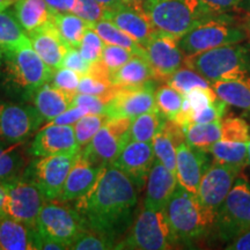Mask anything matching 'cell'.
Returning a JSON list of instances; mask_svg holds the SVG:
<instances>
[{"label": "cell", "instance_id": "7bdbcfd3", "mask_svg": "<svg viewBox=\"0 0 250 250\" xmlns=\"http://www.w3.org/2000/svg\"><path fill=\"white\" fill-rule=\"evenodd\" d=\"M104 46V42H103L101 37L98 35L95 30L92 27L85 31L83 39L80 41V44L78 46L80 54L83 57L89 62H98L100 57H101V52Z\"/></svg>", "mask_w": 250, "mask_h": 250}, {"label": "cell", "instance_id": "7c38bea8", "mask_svg": "<svg viewBox=\"0 0 250 250\" xmlns=\"http://www.w3.org/2000/svg\"><path fill=\"white\" fill-rule=\"evenodd\" d=\"M130 118H109L81 153L99 167L111 165L130 140Z\"/></svg>", "mask_w": 250, "mask_h": 250}, {"label": "cell", "instance_id": "f35d334b", "mask_svg": "<svg viewBox=\"0 0 250 250\" xmlns=\"http://www.w3.org/2000/svg\"><path fill=\"white\" fill-rule=\"evenodd\" d=\"M107 114H87L73 125L78 145L83 151L88 145L102 125L109 120Z\"/></svg>", "mask_w": 250, "mask_h": 250}, {"label": "cell", "instance_id": "680465c9", "mask_svg": "<svg viewBox=\"0 0 250 250\" xmlns=\"http://www.w3.org/2000/svg\"><path fill=\"white\" fill-rule=\"evenodd\" d=\"M130 2H131V6H133L134 8L139 9V11H143V4L145 2V0H130Z\"/></svg>", "mask_w": 250, "mask_h": 250}, {"label": "cell", "instance_id": "be15d7a7", "mask_svg": "<svg viewBox=\"0 0 250 250\" xmlns=\"http://www.w3.org/2000/svg\"><path fill=\"white\" fill-rule=\"evenodd\" d=\"M248 165L250 166V140L248 142Z\"/></svg>", "mask_w": 250, "mask_h": 250}, {"label": "cell", "instance_id": "f1b7e54d", "mask_svg": "<svg viewBox=\"0 0 250 250\" xmlns=\"http://www.w3.org/2000/svg\"><path fill=\"white\" fill-rule=\"evenodd\" d=\"M31 44L29 36L19 23L13 12L0 11V55Z\"/></svg>", "mask_w": 250, "mask_h": 250}, {"label": "cell", "instance_id": "d6986e66", "mask_svg": "<svg viewBox=\"0 0 250 250\" xmlns=\"http://www.w3.org/2000/svg\"><path fill=\"white\" fill-rule=\"evenodd\" d=\"M210 164L208 152L193 148L187 142L181 143L176 149L175 171L180 186L196 196L203 174Z\"/></svg>", "mask_w": 250, "mask_h": 250}, {"label": "cell", "instance_id": "7dc6e473", "mask_svg": "<svg viewBox=\"0 0 250 250\" xmlns=\"http://www.w3.org/2000/svg\"><path fill=\"white\" fill-rule=\"evenodd\" d=\"M183 96L189 101L192 114L203 110V109H205L208 104H211L212 102L218 99L217 94H215L212 87H208V88H195L188 92Z\"/></svg>", "mask_w": 250, "mask_h": 250}, {"label": "cell", "instance_id": "4dcf8cb0", "mask_svg": "<svg viewBox=\"0 0 250 250\" xmlns=\"http://www.w3.org/2000/svg\"><path fill=\"white\" fill-rule=\"evenodd\" d=\"M211 87L227 105L250 110V85L237 80H218Z\"/></svg>", "mask_w": 250, "mask_h": 250}, {"label": "cell", "instance_id": "94428289", "mask_svg": "<svg viewBox=\"0 0 250 250\" xmlns=\"http://www.w3.org/2000/svg\"><path fill=\"white\" fill-rule=\"evenodd\" d=\"M14 2V0H0V11L8 8Z\"/></svg>", "mask_w": 250, "mask_h": 250}, {"label": "cell", "instance_id": "11a10c76", "mask_svg": "<svg viewBox=\"0 0 250 250\" xmlns=\"http://www.w3.org/2000/svg\"><path fill=\"white\" fill-rule=\"evenodd\" d=\"M41 249L44 250H66L68 249L66 245L56 241V240L49 239V237L41 236Z\"/></svg>", "mask_w": 250, "mask_h": 250}, {"label": "cell", "instance_id": "ac0fdd59", "mask_svg": "<svg viewBox=\"0 0 250 250\" xmlns=\"http://www.w3.org/2000/svg\"><path fill=\"white\" fill-rule=\"evenodd\" d=\"M154 160L151 143L129 140L111 165L123 171L140 191L145 186Z\"/></svg>", "mask_w": 250, "mask_h": 250}, {"label": "cell", "instance_id": "c3c4849f", "mask_svg": "<svg viewBox=\"0 0 250 250\" xmlns=\"http://www.w3.org/2000/svg\"><path fill=\"white\" fill-rule=\"evenodd\" d=\"M62 66L76 71L77 73L80 74V76H83V74H87L89 72L90 66H92V62H87L86 59L83 57L79 49L71 46L66 52V55H65Z\"/></svg>", "mask_w": 250, "mask_h": 250}, {"label": "cell", "instance_id": "bcb514c9", "mask_svg": "<svg viewBox=\"0 0 250 250\" xmlns=\"http://www.w3.org/2000/svg\"><path fill=\"white\" fill-rule=\"evenodd\" d=\"M227 111V103H225L223 100L217 99L211 104L203 110L195 112L191 116V123L193 124H204L212 123V122L221 121L225 117Z\"/></svg>", "mask_w": 250, "mask_h": 250}, {"label": "cell", "instance_id": "ab89813d", "mask_svg": "<svg viewBox=\"0 0 250 250\" xmlns=\"http://www.w3.org/2000/svg\"><path fill=\"white\" fill-rule=\"evenodd\" d=\"M220 140L224 142L248 143L250 140V126L241 117H224L220 121Z\"/></svg>", "mask_w": 250, "mask_h": 250}, {"label": "cell", "instance_id": "30bf717a", "mask_svg": "<svg viewBox=\"0 0 250 250\" xmlns=\"http://www.w3.org/2000/svg\"><path fill=\"white\" fill-rule=\"evenodd\" d=\"M36 228L41 236L64 243L70 249L72 242L86 229L83 218L74 206L58 199L48 201L43 205Z\"/></svg>", "mask_w": 250, "mask_h": 250}, {"label": "cell", "instance_id": "277c9868", "mask_svg": "<svg viewBox=\"0 0 250 250\" xmlns=\"http://www.w3.org/2000/svg\"><path fill=\"white\" fill-rule=\"evenodd\" d=\"M184 65L211 83L218 80H237L250 85V50L240 43L186 56Z\"/></svg>", "mask_w": 250, "mask_h": 250}, {"label": "cell", "instance_id": "4fadbf2b", "mask_svg": "<svg viewBox=\"0 0 250 250\" xmlns=\"http://www.w3.org/2000/svg\"><path fill=\"white\" fill-rule=\"evenodd\" d=\"M44 118L34 105L0 101V138L7 143H26L37 132Z\"/></svg>", "mask_w": 250, "mask_h": 250}, {"label": "cell", "instance_id": "003e7915", "mask_svg": "<svg viewBox=\"0 0 250 250\" xmlns=\"http://www.w3.org/2000/svg\"><path fill=\"white\" fill-rule=\"evenodd\" d=\"M14 1H15V0H14Z\"/></svg>", "mask_w": 250, "mask_h": 250}, {"label": "cell", "instance_id": "e0dca14e", "mask_svg": "<svg viewBox=\"0 0 250 250\" xmlns=\"http://www.w3.org/2000/svg\"><path fill=\"white\" fill-rule=\"evenodd\" d=\"M73 125L48 124L36 132L28 153L34 158L79 153Z\"/></svg>", "mask_w": 250, "mask_h": 250}, {"label": "cell", "instance_id": "91938a15", "mask_svg": "<svg viewBox=\"0 0 250 250\" xmlns=\"http://www.w3.org/2000/svg\"><path fill=\"white\" fill-rule=\"evenodd\" d=\"M243 26H245V29L247 31V37L250 39V13L247 15V19L243 21Z\"/></svg>", "mask_w": 250, "mask_h": 250}, {"label": "cell", "instance_id": "e7e4bbea", "mask_svg": "<svg viewBox=\"0 0 250 250\" xmlns=\"http://www.w3.org/2000/svg\"><path fill=\"white\" fill-rule=\"evenodd\" d=\"M0 78H1V55H0Z\"/></svg>", "mask_w": 250, "mask_h": 250}, {"label": "cell", "instance_id": "db71d44e", "mask_svg": "<svg viewBox=\"0 0 250 250\" xmlns=\"http://www.w3.org/2000/svg\"><path fill=\"white\" fill-rule=\"evenodd\" d=\"M226 250H250V227L237 235L232 241L226 243Z\"/></svg>", "mask_w": 250, "mask_h": 250}, {"label": "cell", "instance_id": "f6af8a7d", "mask_svg": "<svg viewBox=\"0 0 250 250\" xmlns=\"http://www.w3.org/2000/svg\"><path fill=\"white\" fill-rule=\"evenodd\" d=\"M111 94L112 89L104 96L77 93L73 100V105L85 109L88 114H105V107L111 99Z\"/></svg>", "mask_w": 250, "mask_h": 250}, {"label": "cell", "instance_id": "1f68e13d", "mask_svg": "<svg viewBox=\"0 0 250 250\" xmlns=\"http://www.w3.org/2000/svg\"><path fill=\"white\" fill-rule=\"evenodd\" d=\"M206 152L213 156V160L224 165L243 169L248 166V143H234L219 140L210 146Z\"/></svg>", "mask_w": 250, "mask_h": 250}, {"label": "cell", "instance_id": "74e56055", "mask_svg": "<svg viewBox=\"0 0 250 250\" xmlns=\"http://www.w3.org/2000/svg\"><path fill=\"white\" fill-rule=\"evenodd\" d=\"M154 99L156 109L167 120L173 121L175 116L179 114L181 105H182L183 95L168 83H166V85L156 87Z\"/></svg>", "mask_w": 250, "mask_h": 250}, {"label": "cell", "instance_id": "44dd1931", "mask_svg": "<svg viewBox=\"0 0 250 250\" xmlns=\"http://www.w3.org/2000/svg\"><path fill=\"white\" fill-rule=\"evenodd\" d=\"M31 46L51 70L62 67L65 55L71 48L62 40L52 21L28 34Z\"/></svg>", "mask_w": 250, "mask_h": 250}, {"label": "cell", "instance_id": "d590c367", "mask_svg": "<svg viewBox=\"0 0 250 250\" xmlns=\"http://www.w3.org/2000/svg\"><path fill=\"white\" fill-rule=\"evenodd\" d=\"M183 132L188 145L193 148L206 151L221 138L220 121L204 124L191 123L184 127Z\"/></svg>", "mask_w": 250, "mask_h": 250}, {"label": "cell", "instance_id": "f546056e", "mask_svg": "<svg viewBox=\"0 0 250 250\" xmlns=\"http://www.w3.org/2000/svg\"><path fill=\"white\" fill-rule=\"evenodd\" d=\"M26 143H7L0 138V183L20 176L24 165Z\"/></svg>", "mask_w": 250, "mask_h": 250}, {"label": "cell", "instance_id": "52a82bcc", "mask_svg": "<svg viewBox=\"0 0 250 250\" xmlns=\"http://www.w3.org/2000/svg\"><path fill=\"white\" fill-rule=\"evenodd\" d=\"M177 246L165 208H145L127 230L126 236L117 242L116 249L166 250Z\"/></svg>", "mask_w": 250, "mask_h": 250}, {"label": "cell", "instance_id": "9f6ffc18", "mask_svg": "<svg viewBox=\"0 0 250 250\" xmlns=\"http://www.w3.org/2000/svg\"><path fill=\"white\" fill-rule=\"evenodd\" d=\"M96 1H98L104 9L116 8L118 6L124 5V4L131 5L130 0H96Z\"/></svg>", "mask_w": 250, "mask_h": 250}, {"label": "cell", "instance_id": "8fae6325", "mask_svg": "<svg viewBox=\"0 0 250 250\" xmlns=\"http://www.w3.org/2000/svg\"><path fill=\"white\" fill-rule=\"evenodd\" d=\"M80 153L34 158L22 176L36 183L48 201H55L61 196L67 175Z\"/></svg>", "mask_w": 250, "mask_h": 250}, {"label": "cell", "instance_id": "5b68a950", "mask_svg": "<svg viewBox=\"0 0 250 250\" xmlns=\"http://www.w3.org/2000/svg\"><path fill=\"white\" fill-rule=\"evenodd\" d=\"M143 11L156 30L179 39L217 15L201 0H145Z\"/></svg>", "mask_w": 250, "mask_h": 250}, {"label": "cell", "instance_id": "816d5d0a", "mask_svg": "<svg viewBox=\"0 0 250 250\" xmlns=\"http://www.w3.org/2000/svg\"><path fill=\"white\" fill-rule=\"evenodd\" d=\"M88 114L85 109L72 105L66 111H64L59 116L55 117L54 120L48 122V124H56V125H74L81 117Z\"/></svg>", "mask_w": 250, "mask_h": 250}, {"label": "cell", "instance_id": "5bb4252c", "mask_svg": "<svg viewBox=\"0 0 250 250\" xmlns=\"http://www.w3.org/2000/svg\"><path fill=\"white\" fill-rule=\"evenodd\" d=\"M240 168L212 161L203 174L199 183L197 199L208 212L217 215V212L232 189L236 177L241 173Z\"/></svg>", "mask_w": 250, "mask_h": 250}, {"label": "cell", "instance_id": "9a60e30c", "mask_svg": "<svg viewBox=\"0 0 250 250\" xmlns=\"http://www.w3.org/2000/svg\"><path fill=\"white\" fill-rule=\"evenodd\" d=\"M114 86V93L105 107V114L110 118L126 117L133 120L144 112L156 109V85L153 80L136 87Z\"/></svg>", "mask_w": 250, "mask_h": 250}, {"label": "cell", "instance_id": "7402d4cb", "mask_svg": "<svg viewBox=\"0 0 250 250\" xmlns=\"http://www.w3.org/2000/svg\"><path fill=\"white\" fill-rule=\"evenodd\" d=\"M177 186L179 181L176 174L165 167L161 161L155 158L146 180L144 206L152 208H165Z\"/></svg>", "mask_w": 250, "mask_h": 250}, {"label": "cell", "instance_id": "3957f363", "mask_svg": "<svg viewBox=\"0 0 250 250\" xmlns=\"http://www.w3.org/2000/svg\"><path fill=\"white\" fill-rule=\"evenodd\" d=\"M52 72L31 44L1 55L4 87L9 93L20 96L22 101L31 100L41 86L49 83Z\"/></svg>", "mask_w": 250, "mask_h": 250}, {"label": "cell", "instance_id": "836d02e7", "mask_svg": "<svg viewBox=\"0 0 250 250\" xmlns=\"http://www.w3.org/2000/svg\"><path fill=\"white\" fill-rule=\"evenodd\" d=\"M51 21L62 40L73 48L79 46L83 34L90 27L89 22L73 13H52Z\"/></svg>", "mask_w": 250, "mask_h": 250}, {"label": "cell", "instance_id": "9c48e42d", "mask_svg": "<svg viewBox=\"0 0 250 250\" xmlns=\"http://www.w3.org/2000/svg\"><path fill=\"white\" fill-rule=\"evenodd\" d=\"M4 214L27 226L36 228L40 212L48 202L41 188L23 176L4 182Z\"/></svg>", "mask_w": 250, "mask_h": 250}, {"label": "cell", "instance_id": "d6a6232c", "mask_svg": "<svg viewBox=\"0 0 250 250\" xmlns=\"http://www.w3.org/2000/svg\"><path fill=\"white\" fill-rule=\"evenodd\" d=\"M90 27L98 33V35L101 37L105 44L123 46V48L132 51L133 54L146 56L145 48L140 45L139 43H137L132 37L127 35L126 33H124L123 30L120 29L111 21L102 19V20L98 21V22L90 24Z\"/></svg>", "mask_w": 250, "mask_h": 250}, {"label": "cell", "instance_id": "cb8c5ba5", "mask_svg": "<svg viewBox=\"0 0 250 250\" xmlns=\"http://www.w3.org/2000/svg\"><path fill=\"white\" fill-rule=\"evenodd\" d=\"M41 235L36 228L0 215V250H40Z\"/></svg>", "mask_w": 250, "mask_h": 250}, {"label": "cell", "instance_id": "8d00e7d4", "mask_svg": "<svg viewBox=\"0 0 250 250\" xmlns=\"http://www.w3.org/2000/svg\"><path fill=\"white\" fill-rule=\"evenodd\" d=\"M166 83L173 87L174 89H176L182 95H186L188 92L195 88H208V87H211V83L204 77L201 76L198 72L193 71L192 68L188 67L187 65L175 71L168 78Z\"/></svg>", "mask_w": 250, "mask_h": 250}, {"label": "cell", "instance_id": "2e32d148", "mask_svg": "<svg viewBox=\"0 0 250 250\" xmlns=\"http://www.w3.org/2000/svg\"><path fill=\"white\" fill-rule=\"evenodd\" d=\"M179 40V37L156 30L146 44V59L155 80L167 81L175 71L184 65L186 56L180 49Z\"/></svg>", "mask_w": 250, "mask_h": 250}, {"label": "cell", "instance_id": "60d3db41", "mask_svg": "<svg viewBox=\"0 0 250 250\" xmlns=\"http://www.w3.org/2000/svg\"><path fill=\"white\" fill-rule=\"evenodd\" d=\"M117 242L112 239L95 233L93 230L85 229L79 236L72 242L70 246L71 250H107L116 249Z\"/></svg>", "mask_w": 250, "mask_h": 250}, {"label": "cell", "instance_id": "6125c7cd", "mask_svg": "<svg viewBox=\"0 0 250 250\" xmlns=\"http://www.w3.org/2000/svg\"><path fill=\"white\" fill-rule=\"evenodd\" d=\"M241 8H245L248 13H250V0H243Z\"/></svg>", "mask_w": 250, "mask_h": 250}, {"label": "cell", "instance_id": "7a4b0ae2", "mask_svg": "<svg viewBox=\"0 0 250 250\" xmlns=\"http://www.w3.org/2000/svg\"><path fill=\"white\" fill-rule=\"evenodd\" d=\"M166 212L177 245L191 246L208 236L215 220V215L180 184L166 205Z\"/></svg>", "mask_w": 250, "mask_h": 250}, {"label": "cell", "instance_id": "e575fe53", "mask_svg": "<svg viewBox=\"0 0 250 250\" xmlns=\"http://www.w3.org/2000/svg\"><path fill=\"white\" fill-rule=\"evenodd\" d=\"M166 120L167 118L158 109L144 112L139 116L134 117L133 120H131L130 140L151 143Z\"/></svg>", "mask_w": 250, "mask_h": 250}, {"label": "cell", "instance_id": "03108f58", "mask_svg": "<svg viewBox=\"0 0 250 250\" xmlns=\"http://www.w3.org/2000/svg\"><path fill=\"white\" fill-rule=\"evenodd\" d=\"M247 111H248V114H249V117H250V110H247Z\"/></svg>", "mask_w": 250, "mask_h": 250}, {"label": "cell", "instance_id": "d4e9b609", "mask_svg": "<svg viewBox=\"0 0 250 250\" xmlns=\"http://www.w3.org/2000/svg\"><path fill=\"white\" fill-rule=\"evenodd\" d=\"M183 142H186L183 129L171 120L165 121L151 142L155 158L173 173L176 171L177 146Z\"/></svg>", "mask_w": 250, "mask_h": 250}, {"label": "cell", "instance_id": "6da1fadb", "mask_svg": "<svg viewBox=\"0 0 250 250\" xmlns=\"http://www.w3.org/2000/svg\"><path fill=\"white\" fill-rule=\"evenodd\" d=\"M138 189L123 171L112 165L103 166L96 182L86 195L74 202L86 229L118 242L129 230Z\"/></svg>", "mask_w": 250, "mask_h": 250}, {"label": "cell", "instance_id": "484cf974", "mask_svg": "<svg viewBox=\"0 0 250 250\" xmlns=\"http://www.w3.org/2000/svg\"><path fill=\"white\" fill-rule=\"evenodd\" d=\"M74 96L76 94L66 93L46 83L36 90L31 101L44 121L50 122L73 105Z\"/></svg>", "mask_w": 250, "mask_h": 250}, {"label": "cell", "instance_id": "ba28073f", "mask_svg": "<svg viewBox=\"0 0 250 250\" xmlns=\"http://www.w3.org/2000/svg\"><path fill=\"white\" fill-rule=\"evenodd\" d=\"M250 227V182L246 176L236 177L232 189L217 212L210 235L228 243Z\"/></svg>", "mask_w": 250, "mask_h": 250}, {"label": "cell", "instance_id": "f5cc1de1", "mask_svg": "<svg viewBox=\"0 0 250 250\" xmlns=\"http://www.w3.org/2000/svg\"><path fill=\"white\" fill-rule=\"evenodd\" d=\"M52 13H79L78 0H45Z\"/></svg>", "mask_w": 250, "mask_h": 250}, {"label": "cell", "instance_id": "ffe728a7", "mask_svg": "<svg viewBox=\"0 0 250 250\" xmlns=\"http://www.w3.org/2000/svg\"><path fill=\"white\" fill-rule=\"evenodd\" d=\"M103 19L116 24L144 48L156 33V29L153 27L147 15L127 4L121 5L116 8L104 9Z\"/></svg>", "mask_w": 250, "mask_h": 250}, {"label": "cell", "instance_id": "6f0895ef", "mask_svg": "<svg viewBox=\"0 0 250 250\" xmlns=\"http://www.w3.org/2000/svg\"><path fill=\"white\" fill-rule=\"evenodd\" d=\"M4 195H5L4 183H0V215H4V212H2V202H4Z\"/></svg>", "mask_w": 250, "mask_h": 250}, {"label": "cell", "instance_id": "ee69618b", "mask_svg": "<svg viewBox=\"0 0 250 250\" xmlns=\"http://www.w3.org/2000/svg\"><path fill=\"white\" fill-rule=\"evenodd\" d=\"M80 78L81 76L76 71L62 66L57 70H54L49 83L56 88L64 90V92L77 94Z\"/></svg>", "mask_w": 250, "mask_h": 250}, {"label": "cell", "instance_id": "4316f807", "mask_svg": "<svg viewBox=\"0 0 250 250\" xmlns=\"http://www.w3.org/2000/svg\"><path fill=\"white\" fill-rule=\"evenodd\" d=\"M13 13L27 34L44 26L52 18L45 0H15Z\"/></svg>", "mask_w": 250, "mask_h": 250}, {"label": "cell", "instance_id": "8992f818", "mask_svg": "<svg viewBox=\"0 0 250 250\" xmlns=\"http://www.w3.org/2000/svg\"><path fill=\"white\" fill-rule=\"evenodd\" d=\"M246 39L243 23L230 14H217L180 37L179 45L184 56H190L219 46L236 44Z\"/></svg>", "mask_w": 250, "mask_h": 250}, {"label": "cell", "instance_id": "83f0119b", "mask_svg": "<svg viewBox=\"0 0 250 250\" xmlns=\"http://www.w3.org/2000/svg\"><path fill=\"white\" fill-rule=\"evenodd\" d=\"M112 85L121 87L142 86L154 79V74L149 66L146 56L134 55L129 62L111 74Z\"/></svg>", "mask_w": 250, "mask_h": 250}, {"label": "cell", "instance_id": "f907efd6", "mask_svg": "<svg viewBox=\"0 0 250 250\" xmlns=\"http://www.w3.org/2000/svg\"><path fill=\"white\" fill-rule=\"evenodd\" d=\"M206 7L215 14H229L241 9L243 0H201Z\"/></svg>", "mask_w": 250, "mask_h": 250}, {"label": "cell", "instance_id": "603a6c76", "mask_svg": "<svg viewBox=\"0 0 250 250\" xmlns=\"http://www.w3.org/2000/svg\"><path fill=\"white\" fill-rule=\"evenodd\" d=\"M101 169L102 167L93 165L80 153L67 175L58 201L74 203L86 195L96 182Z\"/></svg>", "mask_w": 250, "mask_h": 250}, {"label": "cell", "instance_id": "b9f144b4", "mask_svg": "<svg viewBox=\"0 0 250 250\" xmlns=\"http://www.w3.org/2000/svg\"><path fill=\"white\" fill-rule=\"evenodd\" d=\"M136 54H133L130 50L123 48V46L105 44L103 46L101 52V57L99 61L102 65L110 72V74L116 72L118 68L123 66L126 62H129Z\"/></svg>", "mask_w": 250, "mask_h": 250}, {"label": "cell", "instance_id": "681fc988", "mask_svg": "<svg viewBox=\"0 0 250 250\" xmlns=\"http://www.w3.org/2000/svg\"><path fill=\"white\" fill-rule=\"evenodd\" d=\"M78 2H79V13L77 15L90 24L98 22L104 17V8L96 0H78Z\"/></svg>", "mask_w": 250, "mask_h": 250}]
</instances>
